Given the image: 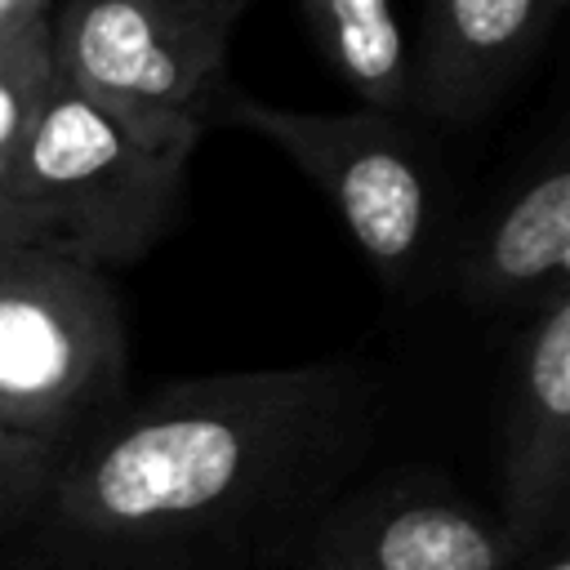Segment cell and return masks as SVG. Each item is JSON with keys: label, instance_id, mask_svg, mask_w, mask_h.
<instances>
[{"label": "cell", "instance_id": "12", "mask_svg": "<svg viewBox=\"0 0 570 570\" xmlns=\"http://www.w3.org/2000/svg\"><path fill=\"white\" fill-rule=\"evenodd\" d=\"M53 76V58H49V45H36V49H9L0 53V174L4 165L13 160L40 98H45V85Z\"/></svg>", "mask_w": 570, "mask_h": 570}, {"label": "cell", "instance_id": "5", "mask_svg": "<svg viewBox=\"0 0 570 570\" xmlns=\"http://www.w3.org/2000/svg\"><path fill=\"white\" fill-rule=\"evenodd\" d=\"M236 22L218 0H53L49 58L134 120L205 129Z\"/></svg>", "mask_w": 570, "mask_h": 570}, {"label": "cell", "instance_id": "15", "mask_svg": "<svg viewBox=\"0 0 570 570\" xmlns=\"http://www.w3.org/2000/svg\"><path fill=\"white\" fill-rule=\"evenodd\" d=\"M218 4H227V9H232V13H245V9H249V4H254V0H218Z\"/></svg>", "mask_w": 570, "mask_h": 570}, {"label": "cell", "instance_id": "3", "mask_svg": "<svg viewBox=\"0 0 570 570\" xmlns=\"http://www.w3.org/2000/svg\"><path fill=\"white\" fill-rule=\"evenodd\" d=\"M209 120L254 129L285 151L312 187L334 205L352 245L365 254L387 294L432 289L445 254V191L419 134L401 116L370 107L298 111L218 89Z\"/></svg>", "mask_w": 570, "mask_h": 570}, {"label": "cell", "instance_id": "14", "mask_svg": "<svg viewBox=\"0 0 570 570\" xmlns=\"http://www.w3.org/2000/svg\"><path fill=\"white\" fill-rule=\"evenodd\" d=\"M534 570H570V557H566V552L557 548V552H548V557H543V561H539Z\"/></svg>", "mask_w": 570, "mask_h": 570}, {"label": "cell", "instance_id": "8", "mask_svg": "<svg viewBox=\"0 0 570 570\" xmlns=\"http://www.w3.org/2000/svg\"><path fill=\"white\" fill-rule=\"evenodd\" d=\"M503 525L468 503L396 494L343 517L307 570H521Z\"/></svg>", "mask_w": 570, "mask_h": 570}, {"label": "cell", "instance_id": "6", "mask_svg": "<svg viewBox=\"0 0 570 570\" xmlns=\"http://www.w3.org/2000/svg\"><path fill=\"white\" fill-rule=\"evenodd\" d=\"M570 490V289L530 312L503 396L499 525L525 557L557 530Z\"/></svg>", "mask_w": 570, "mask_h": 570}, {"label": "cell", "instance_id": "9", "mask_svg": "<svg viewBox=\"0 0 570 570\" xmlns=\"http://www.w3.org/2000/svg\"><path fill=\"white\" fill-rule=\"evenodd\" d=\"M459 289L490 312H534L570 289V169L548 160L476 232L459 263Z\"/></svg>", "mask_w": 570, "mask_h": 570}, {"label": "cell", "instance_id": "11", "mask_svg": "<svg viewBox=\"0 0 570 570\" xmlns=\"http://www.w3.org/2000/svg\"><path fill=\"white\" fill-rule=\"evenodd\" d=\"M62 454L0 428V530L31 521L45 508Z\"/></svg>", "mask_w": 570, "mask_h": 570}, {"label": "cell", "instance_id": "13", "mask_svg": "<svg viewBox=\"0 0 570 570\" xmlns=\"http://www.w3.org/2000/svg\"><path fill=\"white\" fill-rule=\"evenodd\" d=\"M53 0H0V53L49 45Z\"/></svg>", "mask_w": 570, "mask_h": 570}, {"label": "cell", "instance_id": "1", "mask_svg": "<svg viewBox=\"0 0 570 570\" xmlns=\"http://www.w3.org/2000/svg\"><path fill=\"white\" fill-rule=\"evenodd\" d=\"M365 401L370 383L347 361L165 383L62 454L40 512L107 543L205 530L334 459Z\"/></svg>", "mask_w": 570, "mask_h": 570}, {"label": "cell", "instance_id": "4", "mask_svg": "<svg viewBox=\"0 0 570 570\" xmlns=\"http://www.w3.org/2000/svg\"><path fill=\"white\" fill-rule=\"evenodd\" d=\"M125 316L102 272L0 249V428L67 454L116 414Z\"/></svg>", "mask_w": 570, "mask_h": 570}, {"label": "cell", "instance_id": "10", "mask_svg": "<svg viewBox=\"0 0 570 570\" xmlns=\"http://www.w3.org/2000/svg\"><path fill=\"white\" fill-rule=\"evenodd\" d=\"M316 53L330 71L383 116H414V58L396 0H298Z\"/></svg>", "mask_w": 570, "mask_h": 570}, {"label": "cell", "instance_id": "7", "mask_svg": "<svg viewBox=\"0 0 570 570\" xmlns=\"http://www.w3.org/2000/svg\"><path fill=\"white\" fill-rule=\"evenodd\" d=\"M561 0H423L414 111L463 125L481 116L539 49Z\"/></svg>", "mask_w": 570, "mask_h": 570}, {"label": "cell", "instance_id": "2", "mask_svg": "<svg viewBox=\"0 0 570 570\" xmlns=\"http://www.w3.org/2000/svg\"><path fill=\"white\" fill-rule=\"evenodd\" d=\"M200 125L134 120L58 71L0 174V249L94 272L138 263L183 209Z\"/></svg>", "mask_w": 570, "mask_h": 570}]
</instances>
